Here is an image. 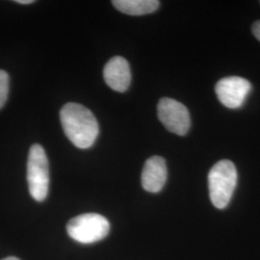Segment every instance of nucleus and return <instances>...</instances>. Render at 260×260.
Masks as SVG:
<instances>
[{
	"label": "nucleus",
	"mask_w": 260,
	"mask_h": 260,
	"mask_svg": "<svg viewBox=\"0 0 260 260\" xmlns=\"http://www.w3.org/2000/svg\"><path fill=\"white\" fill-rule=\"evenodd\" d=\"M157 115L163 125L172 133L184 136L190 129L191 119L182 103L170 98H163L157 105Z\"/></svg>",
	"instance_id": "nucleus-5"
},
{
	"label": "nucleus",
	"mask_w": 260,
	"mask_h": 260,
	"mask_svg": "<svg viewBox=\"0 0 260 260\" xmlns=\"http://www.w3.org/2000/svg\"><path fill=\"white\" fill-rule=\"evenodd\" d=\"M103 78L112 90L120 93L125 92L131 82L128 62L121 56L113 57L104 67Z\"/></svg>",
	"instance_id": "nucleus-7"
},
{
	"label": "nucleus",
	"mask_w": 260,
	"mask_h": 260,
	"mask_svg": "<svg viewBox=\"0 0 260 260\" xmlns=\"http://www.w3.org/2000/svg\"><path fill=\"white\" fill-rule=\"evenodd\" d=\"M27 182L31 197L44 202L49 189V164L45 149L39 144H34L29 150Z\"/></svg>",
	"instance_id": "nucleus-3"
},
{
	"label": "nucleus",
	"mask_w": 260,
	"mask_h": 260,
	"mask_svg": "<svg viewBox=\"0 0 260 260\" xmlns=\"http://www.w3.org/2000/svg\"><path fill=\"white\" fill-rule=\"evenodd\" d=\"M237 171L232 161L221 160L214 165L208 174V187L211 203L218 209L230 204L237 185Z\"/></svg>",
	"instance_id": "nucleus-2"
},
{
	"label": "nucleus",
	"mask_w": 260,
	"mask_h": 260,
	"mask_svg": "<svg viewBox=\"0 0 260 260\" xmlns=\"http://www.w3.org/2000/svg\"><path fill=\"white\" fill-rule=\"evenodd\" d=\"M251 90L250 81L239 76L223 78L218 81L215 87V92L219 101L231 109L241 107Z\"/></svg>",
	"instance_id": "nucleus-6"
},
{
	"label": "nucleus",
	"mask_w": 260,
	"mask_h": 260,
	"mask_svg": "<svg viewBox=\"0 0 260 260\" xmlns=\"http://www.w3.org/2000/svg\"><path fill=\"white\" fill-rule=\"evenodd\" d=\"M9 75L6 72L0 70V109L7 102L8 94H9Z\"/></svg>",
	"instance_id": "nucleus-10"
},
{
	"label": "nucleus",
	"mask_w": 260,
	"mask_h": 260,
	"mask_svg": "<svg viewBox=\"0 0 260 260\" xmlns=\"http://www.w3.org/2000/svg\"><path fill=\"white\" fill-rule=\"evenodd\" d=\"M70 237L82 244H92L104 239L110 232V223L103 215L86 213L73 218L67 225Z\"/></svg>",
	"instance_id": "nucleus-4"
},
{
	"label": "nucleus",
	"mask_w": 260,
	"mask_h": 260,
	"mask_svg": "<svg viewBox=\"0 0 260 260\" xmlns=\"http://www.w3.org/2000/svg\"><path fill=\"white\" fill-rule=\"evenodd\" d=\"M112 4L121 13L130 16H144L159 8L157 0H114Z\"/></svg>",
	"instance_id": "nucleus-9"
},
{
	"label": "nucleus",
	"mask_w": 260,
	"mask_h": 260,
	"mask_svg": "<svg viewBox=\"0 0 260 260\" xmlns=\"http://www.w3.org/2000/svg\"><path fill=\"white\" fill-rule=\"evenodd\" d=\"M251 30H252L254 37L256 38L260 42V20H257L253 23Z\"/></svg>",
	"instance_id": "nucleus-11"
},
{
	"label": "nucleus",
	"mask_w": 260,
	"mask_h": 260,
	"mask_svg": "<svg viewBox=\"0 0 260 260\" xmlns=\"http://www.w3.org/2000/svg\"><path fill=\"white\" fill-rule=\"evenodd\" d=\"M66 136L76 148H91L99 136V123L93 113L79 103H69L60 111Z\"/></svg>",
	"instance_id": "nucleus-1"
},
{
	"label": "nucleus",
	"mask_w": 260,
	"mask_h": 260,
	"mask_svg": "<svg viewBox=\"0 0 260 260\" xmlns=\"http://www.w3.org/2000/svg\"><path fill=\"white\" fill-rule=\"evenodd\" d=\"M16 2H17V3H19V4H23V5H26V4H31V3H34V0H17Z\"/></svg>",
	"instance_id": "nucleus-12"
},
{
	"label": "nucleus",
	"mask_w": 260,
	"mask_h": 260,
	"mask_svg": "<svg viewBox=\"0 0 260 260\" xmlns=\"http://www.w3.org/2000/svg\"><path fill=\"white\" fill-rule=\"evenodd\" d=\"M2 260H20L19 258H17V257H14V256H10V257H7V258H4V259Z\"/></svg>",
	"instance_id": "nucleus-13"
},
{
	"label": "nucleus",
	"mask_w": 260,
	"mask_h": 260,
	"mask_svg": "<svg viewBox=\"0 0 260 260\" xmlns=\"http://www.w3.org/2000/svg\"><path fill=\"white\" fill-rule=\"evenodd\" d=\"M167 165L161 156L149 157L142 172V186L149 193L160 192L167 181Z\"/></svg>",
	"instance_id": "nucleus-8"
}]
</instances>
